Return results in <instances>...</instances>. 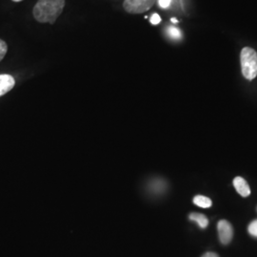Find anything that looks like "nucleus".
<instances>
[{
    "mask_svg": "<svg viewBox=\"0 0 257 257\" xmlns=\"http://www.w3.org/2000/svg\"><path fill=\"white\" fill-rule=\"evenodd\" d=\"M172 22H174V23H177V19H176V18H172Z\"/></svg>",
    "mask_w": 257,
    "mask_h": 257,
    "instance_id": "15",
    "label": "nucleus"
},
{
    "mask_svg": "<svg viewBox=\"0 0 257 257\" xmlns=\"http://www.w3.org/2000/svg\"><path fill=\"white\" fill-rule=\"evenodd\" d=\"M190 219L196 222L198 224V226L200 227L201 229H205L209 225V220L204 215L202 214H191L190 215Z\"/></svg>",
    "mask_w": 257,
    "mask_h": 257,
    "instance_id": "7",
    "label": "nucleus"
},
{
    "mask_svg": "<svg viewBox=\"0 0 257 257\" xmlns=\"http://www.w3.org/2000/svg\"><path fill=\"white\" fill-rule=\"evenodd\" d=\"M7 51H8V45H7V43L4 41V40H2V39H0V61L3 60V58L5 57Z\"/></svg>",
    "mask_w": 257,
    "mask_h": 257,
    "instance_id": "10",
    "label": "nucleus"
},
{
    "mask_svg": "<svg viewBox=\"0 0 257 257\" xmlns=\"http://www.w3.org/2000/svg\"><path fill=\"white\" fill-rule=\"evenodd\" d=\"M240 63L242 73L248 80H253L257 75V52L252 48L246 47L240 53Z\"/></svg>",
    "mask_w": 257,
    "mask_h": 257,
    "instance_id": "2",
    "label": "nucleus"
},
{
    "mask_svg": "<svg viewBox=\"0 0 257 257\" xmlns=\"http://www.w3.org/2000/svg\"><path fill=\"white\" fill-rule=\"evenodd\" d=\"M248 232L251 236H253L254 237H257V220H254L248 228Z\"/></svg>",
    "mask_w": 257,
    "mask_h": 257,
    "instance_id": "11",
    "label": "nucleus"
},
{
    "mask_svg": "<svg viewBox=\"0 0 257 257\" xmlns=\"http://www.w3.org/2000/svg\"><path fill=\"white\" fill-rule=\"evenodd\" d=\"M234 186H235L237 193L240 196H242L243 197H247L251 195V189L248 185L247 181L244 178H242L240 176L236 177L234 179Z\"/></svg>",
    "mask_w": 257,
    "mask_h": 257,
    "instance_id": "6",
    "label": "nucleus"
},
{
    "mask_svg": "<svg viewBox=\"0 0 257 257\" xmlns=\"http://www.w3.org/2000/svg\"><path fill=\"white\" fill-rule=\"evenodd\" d=\"M11 1H13V2H20V1H23V0H11Z\"/></svg>",
    "mask_w": 257,
    "mask_h": 257,
    "instance_id": "16",
    "label": "nucleus"
},
{
    "mask_svg": "<svg viewBox=\"0 0 257 257\" xmlns=\"http://www.w3.org/2000/svg\"><path fill=\"white\" fill-rule=\"evenodd\" d=\"M194 203L196 206H198L200 208H204V209H208L213 205L212 200L209 197H206L204 196H196L194 198Z\"/></svg>",
    "mask_w": 257,
    "mask_h": 257,
    "instance_id": "8",
    "label": "nucleus"
},
{
    "mask_svg": "<svg viewBox=\"0 0 257 257\" xmlns=\"http://www.w3.org/2000/svg\"><path fill=\"white\" fill-rule=\"evenodd\" d=\"M14 84V78L10 74H0V96L9 93Z\"/></svg>",
    "mask_w": 257,
    "mask_h": 257,
    "instance_id": "5",
    "label": "nucleus"
},
{
    "mask_svg": "<svg viewBox=\"0 0 257 257\" xmlns=\"http://www.w3.org/2000/svg\"><path fill=\"white\" fill-rule=\"evenodd\" d=\"M155 3V0H125L124 10L129 13H143L150 10Z\"/></svg>",
    "mask_w": 257,
    "mask_h": 257,
    "instance_id": "3",
    "label": "nucleus"
},
{
    "mask_svg": "<svg viewBox=\"0 0 257 257\" xmlns=\"http://www.w3.org/2000/svg\"><path fill=\"white\" fill-rule=\"evenodd\" d=\"M158 3H159V6H160L161 8L166 9V8H168V7L171 5L172 0H158Z\"/></svg>",
    "mask_w": 257,
    "mask_h": 257,
    "instance_id": "12",
    "label": "nucleus"
},
{
    "mask_svg": "<svg viewBox=\"0 0 257 257\" xmlns=\"http://www.w3.org/2000/svg\"><path fill=\"white\" fill-rule=\"evenodd\" d=\"M217 230L221 243L228 245L234 237V230L231 223L227 220H220L217 224Z\"/></svg>",
    "mask_w": 257,
    "mask_h": 257,
    "instance_id": "4",
    "label": "nucleus"
},
{
    "mask_svg": "<svg viewBox=\"0 0 257 257\" xmlns=\"http://www.w3.org/2000/svg\"><path fill=\"white\" fill-rule=\"evenodd\" d=\"M167 32L170 35V37H172L174 39H179L181 37V32H180V31L178 29H176V28H174V27H169Z\"/></svg>",
    "mask_w": 257,
    "mask_h": 257,
    "instance_id": "9",
    "label": "nucleus"
},
{
    "mask_svg": "<svg viewBox=\"0 0 257 257\" xmlns=\"http://www.w3.org/2000/svg\"><path fill=\"white\" fill-rule=\"evenodd\" d=\"M65 7V0H38L34 5L32 14L40 23L53 24Z\"/></svg>",
    "mask_w": 257,
    "mask_h": 257,
    "instance_id": "1",
    "label": "nucleus"
},
{
    "mask_svg": "<svg viewBox=\"0 0 257 257\" xmlns=\"http://www.w3.org/2000/svg\"><path fill=\"white\" fill-rule=\"evenodd\" d=\"M202 257H219L215 253H206L205 255H203Z\"/></svg>",
    "mask_w": 257,
    "mask_h": 257,
    "instance_id": "14",
    "label": "nucleus"
},
{
    "mask_svg": "<svg viewBox=\"0 0 257 257\" xmlns=\"http://www.w3.org/2000/svg\"><path fill=\"white\" fill-rule=\"evenodd\" d=\"M160 22H161L160 16H159L157 13H154L153 16L151 17V23L154 24V25H157V24H159Z\"/></svg>",
    "mask_w": 257,
    "mask_h": 257,
    "instance_id": "13",
    "label": "nucleus"
}]
</instances>
